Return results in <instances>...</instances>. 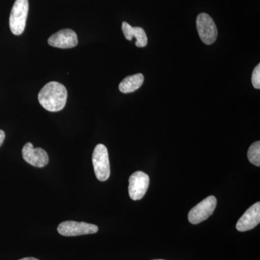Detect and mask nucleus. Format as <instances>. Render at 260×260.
<instances>
[{"label":"nucleus","mask_w":260,"mask_h":260,"mask_svg":"<svg viewBox=\"0 0 260 260\" xmlns=\"http://www.w3.org/2000/svg\"><path fill=\"white\" fill-rule=\"evenodd\" d=\"M99 228L85 222H77L73 220H67L58 225L57 232L64 237H78V236L88 235L98 232Z\"/></svg>","instance_id":"20e7f679"},{"label":"nucleus","mask_w":260,"mask_h":260,"mask_svg":"<svg viewBox=\"0 0 260 260\" xmlns=\"http://www.w3.org/2000/svg\"><path fill=\"white\" fill-rule=\"evenodd\" d=\"M48 44L59 49H71L78 45V36L71 29H62L51 36L48 39Z\"/></svg>","instance_id":"1a4fd4ad"},{"label":"nucleus","mask_w":260,"mask_h":260,"mask_svg":"<svg viewBox=\"0 0 260 260\" xmlns=\"http://www.w3.org/2000/svg\"><path fill=\"white\" fill-rule=\"evenodd\" d=\"M143 82L144 76L141 73L126 77L119 84V90L123 93H133L142 86Z\"/></svg>","instance_id":"f8f14e48"},{"label":"nucleus","mask_w":260,"mask_h":260,"mask_svg":"<svg viewBox=\"0 0 260 260\" xmlns=\"http://www.w3.org/2000/svg\"><path fill=\"white\" fill-rule=\"evenodd\" d=\"M153 260H164V259H153Z\"/></svg>","instance_id":"f3484780"},{"label":"nucleus","mask_w":260,"mask_h":260,"mask_svg":"<svg viewBox=\"0 0 260 260\" xmlns=\"http://www.w3.org/2000/svg\"><path fill=\"white\" fill-rule=\"evenodd\" d=\"M216 205L217 199L215 197H208L189 211L188 220L194 225L204 221L213 213Z\"/></svg>","instance_id":"423d86ee"},{"label":"nucleus","mask_w":260,"mask_h":260,"mask_svg":"<svg viewBox=\"0 0 260 260\" xmlns=\"http://www.w3.org/2000/svg\"><path fill=\"white\" fill-rule=\"evenodd\" d=\"M19 260H39V259H37V258H34V257H25V258H23V259H20Z\"/></svg>","instance_id":"dca6fc26"},{"label":"nucleus","mask_w":260,"mask_h":260,"mask_svg":"<svg viewBox=\"0 0 260 260\" xmlns=\"http://www.w3.org/2000/svg\"><path fill=\"white\" fill-rule=\"evenodd\" d=\"M248 159L249 162L256 167H260V142L257 141L253 143L249 147L247 153Z\"/></svg>","instance_id":"ddd939ff"},{"label":"nucleus","mask_w":260,"mask_h":260,"mask_svg":"<svg viewBox=\"0 0 260 260\" xmlns=\"http://www.w3.org/2000/svg\"><path fill=\"white\" fill-rule=\"evenodd\" d=\"M260 222V203L257 202L251 206L239 218L237 223L239 232H244L255 228Z\"/></svg>","instance_id":"9d476101"},{"label":"nucleus","mask_w":260,"mask_h":260,"mask_svg":"<svg viewBox=\"0 0 260 260\" xmlns=\"http://www.w3.org/2000/svg\"><path fill=\"white\" fill-rule=\"evenodd\" d=\"M92 160L97 179L101 181L108 180L110 177L111 169L107 147L103 144L97 145L94 149Z\"/></svg>","instance_id":"7ed1b4c3"},{"label":"nucleus","mask_w":260,"mask_h":260,"mask_svg":"<svg viewBox=\"0 0 260 260\" xmlns=\"http://www.w3.org/2000/svg\"><path fill=\"white\" fill-rule=\"evenodd\" d=\"M196 23L198 34L203 42L207 45L213 44L218 37V30L213 18L206 13H200Z\"/></svg>","instance_id":"39448f33"},{"label":"nucleus","mask_w":260,"mask_h":260,"mask_svg":"<svg viewBox=\"0 0 260 260\" xmlns=\"http://www.w3.org/2000/svg\"><path fill=\"white\" fill-rule=\"evenodd\" d=\"M39 104L46 110L57 112L62 110L66 105L68 90L64 85L52 81L47 83L38 95Z\"/></svg>","instance_id":"f257e3e1"},{"label":"nucleus","mask_w":260,"mask_h":260,"mask_svg":"<svg viewBox=\"0 0 260 260\" xmlns=\"http://www.w3.org/2000/svg\"><path fill=\"white\" fill-rule=\"evenodd\" d=\"M5 138V133L3 130L0 129V147L3 144Z\"/></svg>","instance_id":"2eb2a0df"},{"label":"nucleus","mask_w":260,"mask_h":260,"mask_svg":"<svg viewBox=\"0 0 260 260\" xmlns=\"http://www.w3.org/2000/svg\"><path fill=\"white\" fill-rule=\"evenodd\" d=\"M150 178L143 172H136L129 179V194L133 200H141L148 190Z\"/></svg>","instance_id":"0eeeda50"},{"label":"nucleus","mask_w":260,"mask_h":260,"mask_svg":"<svg viewBox=\"0 0 260 260\" xmlns=\"http://www.w3.org/2000/svg\"><path fill=\"white\" fill-rule=\"evenodd\" d=\"M29 10L28 0H16L10 16V28L14 35L23 34Z\"/></svg>","instance_id":"f03ea898"},{"label":"nucleus","mask_w":260,"mask_h":260,"mask_svg":"<svg viewBox=\"0 0 260 260\" xmlns=\"http://www.w3.org/2000/svg\"><path fill=\"white\" fill-rule=\"evenodd\" d=\"M122 31L128 41H132L133 38L136 39L135 45L138 47H145L148 44V38L143 28L140 27H132L126 22L122 23Z\"/></svg>","instance_id":"9b49d317"},{"label":"nucleus","mask_w":260,"mask_h":260,"mask_svg":"<svg viewBox=\"0 0 260 260\" xmlns=\"http://www.w3.org/2000/svg\"><path fill=\"white\" fill-rule=\"evenodd\" d=\"M251 83H252L253 86L254 88H260V64L254 68V71L252 73V76H251Z\"/></svg>","instance_id":"4468645a"},{"label":"nucleus","mask_w":260,"mask_h":260,"mask_svg":"<svg viewBox=\"0 0 260 260\" xmlns=\"http://www.w3.org/2000/svg\"><path fill=\"white\" fill-rule=\"evenodd\" d=\"M23 158L32 167L43 168L49 164V155L45 150L41 148H34L32 143H27L22 150Z\"/></svg>","instance_id":"6e6552de"}]
</instances>
